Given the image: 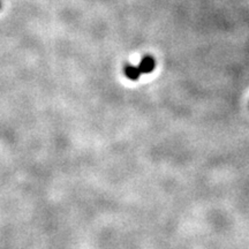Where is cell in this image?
I'll use <instances>...</instances> for the list:
<instances>
[{"instance_id":"1","label":"cell","mask_w":249,"mask_h":249,"mask_svg":"<svg viewBox=\"0 0 249 249\" xmlns=\"http://www.w3.org/2000/svg\"><path fill=\"white\" fill-rule=\"evenodd\" d=\"M155 66H156L155 59L150 57V55H145V57L141 60V62H140V65L138 67L142 74L143 73L149 74L155 70Z\"/></svg>"},{"instance_id":"2","label":"cell","mask_w":249,"mask_h":249,"mask_svg":"<svg viewBox=\"0 0 249 249\" xmlns=\"http://www.w3.org/2000/svg\"><path fill=\"white\" fill-rule=\"evenodd\" d=\"M124 75L128 77L129 80H138L140 79V76H141V71H140L139 67L138 66H132V65H126L124 68Z\"/></svg>"}]
</instances>
